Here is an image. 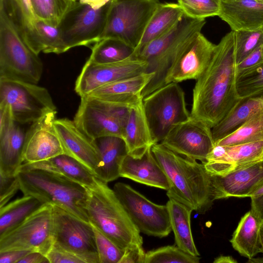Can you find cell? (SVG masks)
<instances>
[{"label": "cell", "mask_w": 263, "mask_h": 263, "mask_svg": "<svg viewBox=\"0 0 263 263\" xmlns=\"http://www.w3.org/2000/svg\"><path fill=\"white\" fill-rule=\"evenodd\" d=\"M234 32L226 34L216 45L207 68L193 89L191 116L211 128L242 99L236 87Z\"/></svg>", "instance_id": "1"}, {"label": "cell", "mask_w": 263, "mask_h": 263, "mask_svg": "<svg viewBox=\"0 0 263 263\" xmlns=\"http://www.w3.org/2000/svg\"><path fill=\"white\" fill-rule=\"evenodd\" d=\"M152 152L168 179L166 195L199 214L210 210L215 200L212 175L204 164L183 158L160 143Z\"/></svg>", "instance_id": "2"}, {"label": "cell", "mask_w": 263, "mask_h": 263, "mask_svg": "<svg viewBox=\"0 0 263 263\" xmlns=\"http://www.w3.org/2000/svg\"><path fill=\"white\" fill-rule=\"evenodd\" d=\"M87 190L83 208L89 222L121 249L142 246L140 232L107 183L96 177Z\"/></svg>", "instance_id": "3"}, {"label": "cell", "mask_w": 263, "mask_h": 263, "mask_svg": "<svg viewBox=\"0 0 263 263\" xmlns=\"http://www.w3.org/2000/svg\"><path fill=\"white\" fill-rule=\"evenodd\" d=\"M17 175L24 195L58 206L89 222L83 208L87 196L86 187L61 174L43 170H20Z\"/></svg>", "instance_id": "4"}, {"label": "cell", "mask_w": 263, "mask_h": 263, "mask_svg": "<svg viewBox=\"0 0 263 263\" xmlns=\"http://www.w3.org/2000/svg\"><path fill=\"white\" fill-rule=\"evenodd\" d=\"M43 71L38 55L0 15V79L37 84Z\"/></svg>", "instance_id": "5"}, {"label": "cell", "mask_w": 263, "mask_h": 263, "mask_svg": "<svg viewBox=\"0 0 263 263\" xmlns=\"http://www.w3.org/2000/svg\"><path fill=\"white\" fill-rule=\"evenodd\" d=\"M143 108L155 144L160 143L176 124L191 117L184 92L172 82L155 90L142 100Z\"/></svg>", "instance_id": "6"}, {"label": "cell", "mask_w": 263, "mask_h": 263, "mask_svg": "<svg viewBox=\"0 0 263 263\" xmlns=\"http://www.w3.org/2000/svg\"><path fill=\"white\" fill-rule=\"evenodd\" d=\"M159 3V0H111L100 40L116 39L135 49Z\"/></svg>", "instance_id": "7"}, {"label": "cell", "mask_w": 263, "mask_h": 263, "mask_svg": "<svg viewBox=\"0 0 263 263\" xmlns=\"http://www.w3.org/2000/svg\"><path fill=\"white\" fill-rule=\"evenodd\" d=\"M133 106L105 101L86 95L81 97L73 121L92 140L109 136L122 138L130 108Z\"/></svg>", "instance_id": "8"}, {"label": "cell", "mask_w": 263, "mask_h": 263, "mask_svg": "<svg viewBox=\"0 0 263 263\" xmlns=\"http://www.w3.org/2000/svg\"><path fill=\"white\" fill-rule=\"evenodd\" d=\"M0 104L10 107L14 121L32 123L47 114L57 111L45 87L20 81L0 79Z\"/></svg>", "instance_id": "9"}, {"label": "cell", "mask_w": 263, "mask_h": 263, "mask_svg": "<svg viewBox=\"0 0 263 263\" xmlns=\"http://www.w3.org/2000/svg\"><path fill=\"white\" fill-rule=\"evenodd\" d=\"M54 242L53 205L46 203L17 226L0 236V252L31 250L46 255Z\"/></svg>", "instance_id": "10"}, {"label": "cell", "mask_w": 263, "mask_h": 263, "mask_svg": "<svg viewBox=\"0 0 263 263\" xmlns=\"http://www.w3.org/2000/svg\"><path fill=\"white\" fill-rule=\"evenodd\" d=\"M111 1L98 9L78 1L73 2L59 24L66 51L77 46H88L100 40Z\"/></svg>", "instance_id": "11"}, {"label": "cell", "mask_w": 263, "mask_h": 263, "mask_svg": "<svg viewBox=\"0 0 263 263\" xmlns=\"http://www.w3.org/2000/svg\"><path fill=\"white\" fill-rule=\"evenodd\" d=\"M113 190L140 233L160 238L170 233L172 227L166 204L153 202L123 182L115 183Z\"/></svg>", "instance_id": "12"}, {"label": "cell", "mask_w": 263, "mask_h": 263, "mask_svg": "<svg viewBox=\"0 0 263 263\" xmlns=\"http://www.w3.org/2000/svg\"><path fill=\"white\" fill-rule=\"evenodd\" d=\"M53 245L75 254L84 263H99L92 224L68 211L53 205Z\"/></svg>", "instance_id": "13"}, {"label": "cell", "mask_w": 263, "mask_h": 263, "mask_svg": "<svg viewBox=\"0 0 263 263\" xmlns=\"http://www.w3.org/2000/svg\"><path fill=\"white\" fill-rule=\"evenodd\" d=\"M160 143L179 155L202 163L215 145L212 128L191 116L175 125Z\"/></svg>", "instance_id": "14"}, {"label": "cell", "mask_w": 263, "mask_h": 263, "mask_svg": "<svg viewBox=\"0 0 263 263\" xmlns=\"http://www.w3.org/2000/svg\"><path fill=\"white\" fill-rule=\"evenodd\" d=\"M146 61L131 57L118 62L97 64L87 61L78 77L74 87L80 97L114 81L146 72Z\"/></svg>", "instance_id": "15"}, {"label": "cell", "mask_w": 263, "mask_h": 263, "mask_svg": "<svg viewBox=\"0 0 263 263\" xmlns=\"http://www.w3.org/2000/svg\"><path fill=\"white\" fill-rule=\"evenodd\" d=\"M57 112L47 114L31 123L26 132L23 154L25 162L41 161L65 154L53 126Z\"/></svg>", "instance_id": "16"}, {"label": "cell", "mask_w": 263, "mask_h": 263, "mask_svg": "<svg viewBox=\"0 0 263 263\" xmlns=\"http://www.w3.org/2000/svg\"><path fill=\"white\" fill-rule=\"evenodd\" d=\"M216 45L201 32L197 34L170 69L165 79V84L198 80L209 66Z\"/></svg>", "instance_id": "17"}, {"label": "cell", "mask_w": 263, "mask_h": 263, "mask_svg": "<svg viewBox=\"0 0 263 263\" xmlns=\"http://www.w3.org/2000/svg\"><path fill=\"white\" fill-rule=\"evenodd\" d=\"M205 24V19H196L185 31L147 62L146 72L154 74L143 89L142 98L165 85L166 77L174 64L195 36L201 32Z\"/></svg>", "instance_id": "18"}, {"label": "cell", "mask_w": 263, "mask_h": 263, "mask_svg": "<svg viewBox=\"0 0 263 263\" xmlns=\"http://www.w3.org/2000/svg\"><path fill=\"white\" fill-rule=\"evenodd\" d=\"M215 200L245 198L263 183V159L222 176L212 175Z\"/></svg>", "instance_id": "19"}, {"label": "cell", "mask_w": 263, "mask_h": 263, "mask_svg": "<svg viewBox=\"0 0 263 263\" xmlns=\"http://www.w3.org/2000/svg\"><path fill=\"white\" fill-rule=\"evenodd\" d=\"M53 126L65 154L83 163L95 175L100 157L93 140L83 133L73 121L67 118L55 119Z\"/></svg>", "instance_id": "20"}, {"label": "cell", "mask_w": 263, "mask_h": 263, "mask_svg": "<svg viewBox=\"0 0 263 263\" xmlns=\"http://www.w3.org/2000/svg\"><path fill=\"white\" fill-rule=\"evenodd\" d=\"M120 176L153 187L167 190V177L154 157L151 148L140 157L127 154L120 167Z\"/></svg>", "instance_id": "21"}, {"label": "cell", "mask_w": 263, "mask_h": 263, "mask_svg": "<svg viewBox=\"0 0 263 263\" xmlns=\"http://www.w3.org/2000/svg\"><path fill=\"white\" fill-rule=\"evenodd\" d=\"M232 31L263 28V3L256 0H220L218 15Z\"/></svg>", "instance_id": "22"}, {"label": "cell", "mask_w": 263, "mask_h": 263, "mask_svg": "<svg viewBox=\"0 0 263 263\" xmlns=\"http://www.w3.org/2000/svg\"><path fill=\"white\" fill-rule=\"evenodd\" d=\"M35 54H60L66 52L59 25L35 18L26 21L18 33Z\"/></svg>", "instance_id": "23"}, {"label": "cell", "mask_w": 263, "mask_h": 263, "mask_svg": "<svg viewBox=\"0 0 263 263\" xmlns=\"http://www.w3.org/2000/svg\"><path fill=\"white\" fill-rule=\"evenodd\" d=\"M225 147L222 157L203 163L210 175L222 176L263 159V141Z\"/></svg>", "instance_id": "24"}, {"label": "cell", "mask_w": 263, "mask_h": 263, "mask_svg": "<svg viewBox=\"0 0 263 263\" xmlns=\"http://www.w3.org/2000/svg\"><path fill=\"white\" fill-rule=\"evenodd\" d=\"M154 74L144 72L119 80L97 88L87 95L105 101L135 105L142 100V92Z\"/></svg>", "instance_id": "25"}, {"label": "cell", "mask_w": 263, "mask_h": 263, "mask_svg": "<svg viewBox=\"0 0 263 263\" xmlns=\"http://www.w3.org/2000/svg\"><path fill=\"white\" fill-rule=\"evenodd\" d=\"M93 140L100 157L95 176L108 183L120 177V165L127 154L126 143L122 138L118 136H104Z\"/></svg>", "instance_id": "26"}, {"label": "cell", "mask_w": 263, "mask_h": 263, "mask_svg": "<svg viewBox=\"0 0 263 263\" xmlns=\"http://www.w3.org/2000/svg\"><path fill=\"white\" fill-rule=\"evenodd\" d=\"M40 169L61 174L89 188L96 183L94 173L83 163L67 154L58 155L50 159L35 162H25L20 170Z\"/></svg>", "instance_id": "27"}, {"label": "cell", "mask_w": 263, "mask_h": 263, "mask_svg": "<svg viewBox=\"0 0 263 263\" xmlns=\"http://www.w3.org/2000/svg\"><path fill=\"white\" fill-rule=\"evenodd\" d=\"M122 138L126 145L127 154L134 157H141L155 144L145 115L142 100L130 108Z\"/></svg>", "instance_id": "28"}, {"label": "cell", "mask_w": 263, "mask_h": 263, "mask_svg": "<svg viewBox=\"0 0 263 263\" xmlns=\"http://www.w3.org/2000/svg\"><path fill=\"white\" fill-rule=\"evenodd\" d=\"M15 121L0 135V175H17L24 162V149L26 132Z\"/></svg>", "instance_id": "29"}, {"label": "cell", "mask_w": 263, "mask_h": 263, "mask_svg": "<svg viewBox=\"0 0 263 263\" xmlns=\"http://www.w3.org/2000/svg\"><path fill=\"white\" fill-rule=\"evenodd\" d=\"M184 13L178 3H159L151 17L141 40L134 50L137 58L143 48L174 28L182 19Z\"/></svg>", "instance_id": "30"}, {"label": "cell", "mask_w": 263, "mask_h": 263, "mask_svg": "<svg viewBox=\"0 0 263 263\" xmlns=\"http://www.w3.org/2000/svg\"><path fill=\"white\" fill-rule=\"evenodd\" d=\"M263 109V90L242 98L217 124L212 128L214 142L229 135L252 116Z\"/></svg>", "instance_id": "31"}, {"label": "cell", "mask_w": 263, "mask_h": 263, "mask_svg": "<svg viewBox=\"0 0 263 263\" xmlns=\"http://www.w3.org/2000/svg\"><path fill=\"white\" fill-rule=\"evenodd\" d=\"M166 205L177 246L190 255L199 256L191 230V216L193 210L173 199H169Z\"/></svg>", "instance_id": "32"}, {"label": "cell", "mask_w": 263, "mask_h": 263, "mask_svg": "<svg viewBox=\"0 0 263 263\" xmlns=\"http://www.w3.org/2000/svg\"><path fill=\"white\" fill-rule=\"evenodd\" d=\"M261 223L250 210L240 219L230 240L233 248L241 256L250 259L261 253Z\"/></svg>", "instance_id": "33"}, {"label": "cell", "mask_w": 263, "mask_h": 263, "mask_svg": "<svg viewBox=\"0 0 263 263\" xmlns=\"http://www.w3.org/2000/svg\"><path fill=\"white\" fill-rule=\"evenodd\" d=\"M44 203L36 198L24 195L0 208V236L23 222Z\"/></svg>", "instance_id": "34"}, {"label": "cell", "mask_w": 263, "mask_h": 263, "mask_svg": "<svg viewBox=\"0 0 263 263\" xmlns=\"http://www.w3.org/2000/svg\"><path fill=\"white\" fill-rule=\"evenodd\" d=\"M135 49L114 38H104L95 44L87 61L102 64L118 62L133 56Z\"/></svg>", "instance_id": "35"}, {"label": "cell", "mask_w": 263, "mask_h": 263, "mask_svg": "<svg viewBox=\"0 0 263 263\" xmlns=\"http://www.w3.org/2000/svg\"><path fill=\"white\" fill-rule=\"evenodd\" d=\"M259 141H263V109L235 130L215 142V145L227 146Z\"/></svg>", "instance_id": "36"}, {"label": "cell", "mask_w": 263, "mask_h": 263, "mask_svg": "<svg viewBox=\"0 0 263 263\" xmlns=\"http://www.w3.org/2000/svg\"><path fill=\"white\" fill-rule=\"evenodd\" d=\"M73 2V0H30L35 17L55 25H59Z\"/></svg>", "instance_id": "37"}, {"label": "cell", "mask_w": 263, "mask_h": 263, "mask_svg": "<svg viewBox=\"0 0 263 263\" xmlns=\"http://www.w3.org/2000/svg\"><path fill=\"white\" fill-rule=\"evenodd\" d=\"M236 87L242 99L263 90V62L236 76Z\"/></svg>", "instance_id": "38"}, {"label": "cell", "mask_w": 263, "mask_h": 263, "mask_svg": "<svg viewBox=\"0 0 263 263\" xmlns=\"http://www.w3.org/2000/svg\"><path fill=\"white\" fill-rule=\"evenodd\" d=\"M200 258L190 255L179 247L167 246L145 253L144 263H198Z\"/></svg>", "instance_id": "39"}, {"label": "cell", "mask_w": 263, "mask_h": 263, "mask_svg": "<svg viewBox=\"0 0 263 263\" xmlns=\"http://www.w3.org/2000/svg\"><path fill=\"white\" fill-rule=\"evenodd\" d=\"M234 32L236 65L263 45V28Z\"/></svg>", "instance_id": "40"}, {"label": "cell", "mask_w": 263, "mask_h": 263, "mask_svg": "<svg viewBox=\"0 0 263 263\" xmlns=\"http://www.w3.org/2000/svg\"><path fill=\"white\" fill-rule=\"evenodd\" d=\"M184 14L193 19L218 16L220 0H177Z\"/></svg>", "instance_id": "41"}, {"label": "cell", "mask_w": 263, "mask_h": 263, "mask_svg": "<svg viewBox=\"0 0 263 263\" xmlns=\"http://www.w3.org/2000/svg\"><path fill=\"white\" fill-rule=\"evenodd\" d=\"M92 227L95 234L99 263H120L124 250L118 247L98 229Z\"/></svg>", "instance_id": "42"}, {"label": "cell", "mask_w": 263, "mask_h": 263, "mask_svg": "<svg viewBox=\"0 0 263 263\" xmlns=\"http://www.w3.org/2000/svg\"><path fill=\"white\" fill-rule=\"evenodd\" d=\"M20 190L17 175L4 176L0 175V208L4 206Z\"/></svg>", "instance_id": "43"}, {"label": "cell", "mask_w": 263, "mask_h": 263, "mask_svg": "<svg viewBox=\"0 0 263 263\" xmlns=\"http://www.w3.org/2000/svg\"><path fill=\"white\" fill-rule=\"evenodd\" d=\"M50 263H84L80 257L53 245L46 255Z\"/></svg>", "instance_id": "44"}, {"label": "cell", "mask_w": 263, "mask_h": 263, "mask_svg": "<svg viewBox=\"0 0 263 263\" xmlns=\"http://www.w3.org/2000/svg\"><path fill=\"white\" fill-rule=\"evenodd\" d=\"M263 62V45L260 46L236 65V76Z\"/></svg>", "instance_id": "45"}, {"label": "cell", "mask_w": 263, "mask_h": 263, "mask_svg": "<svg viewBox=\"0 0 263 263\" xmlns=\"http://www.w3.org/2000/svg\"><path fill=\"white\" fill-rule=\"evenodd\" d=\"M145 253L142 246L126 248L120 263H144Z\"/></svg>", "instance_id": "46"}, {"label": "cell", "mask_w": 263, "mask_h": 263, "mask_svg": "<svg viewBox=\"0 0 263 263\" xmlns=\"http://www.w3.org/2000/svg\"><path fill=\"white\" fill-rule=\"evenodd\" d=\"M32 251L13 250L0 252V263H18L20 260Z\"/></svg>", "instance_id": "47"}, {"label": "cell", "mask_w": 263, "mask_h": 263, "mask_svg": "<svg viewBox=\"0 0 263 263\" xmlns=\"http://www.w3.org/2000/svg\"><path fill=\"white\" fill-rule=\"evenodd\" d=\"M251 198V211L259 222L263 223V194L252 197Z\"/></svg>", "instance_id": "48"}, {"label": "cell", "mask_w": 263, "mask_h": 263, "mask_svg": "<svg viewBox=\"0 0 263 263\" xmlns=\"http://www.w3.org/2000/svg\"><path fill=\"white\" fill-rule=\"evenodd\" d=\"M18 263H50L46 255L37 251H32L25 256Z\"/></svg>", "instance_id": "49"}, {"label": "cell", "mask_w": 263, "mask_h": 263, "mask_svg": "<svg viewBox=\"0 0 263 263\" xmlns=\"http://www.w3.org/2000/svg\"><path fill=\"white\" fill-rule=\"evenodd\" d=\"M17 2L20 4V5L22 7L24 12L28 19V20H32L34 19L35 16H34L33 11L32 10V8L31 6V4L30 2V0H16Z\"/></svg>", "instance_id": "50"}, {"label": "cell", "mask_w": 263, "mask_h": 263, "mask_svg": "<svg viewBox=\"0 0 263 263\" xmlns=\"http://www.w3.org/2000/svg\"><path fill=\"white\" fill-rule=\"evenodd\" d=\"M111 1V0H73V1H78L81 3L88 5L95 9H98L104 7Z\"/></svg>", "instance_id": "51"}, {"label": "cell", "mask_w": 263, "mask_h": 263, "mask_svg": "<svg viewBox=\"0 0 263 263\" xmlns=\"http://www.w3.org/2000/svg\"><path fill=\"white\" fill-rule=\"evenodd\" d=\"M237 261L231 256L220 255L214 260V263H237Z\"/></svg>", "instance_id": "52"}, {"label": "cell", "mask_w": 263, "mask_h": 263, "mask_svg": "<svg viewBox=\"0 0 263 263\" xmlns=\"http://www.w3.org/2000/svg\"><path fill=\"white\" fill-rule=\"evenodd\" d=\"M263 194V183L251 192L247 197H252Z\"/></svg>", "instance_id": "53"}, {"label": "cell", "mask_w": 263, "mask_h": 263, "mask_svg": "<svg viewBox=\"0 0 263 263\" xmlns=\"http://www.w3.org/2000/svg\"><path fill=\"white\" fill-rule=\"evenodd\" d=\"M259 235L261 253L263 254V223L260 226Z\"/></svg>", "instance_id": "54"}, {"label": "cell", "mask_w": 263, "mask_h": 263, "mask_svg": "<svg viewBox=\"0 0 263 263\" xmlns=\"http://www.w3.org/2000/svg\"><path fill=\"white\" fill-rule=\"evenodd\" d=\"M256 1L263 3V0H256Z\"/></svg>", "instance_id": "55"}]
</instances>
